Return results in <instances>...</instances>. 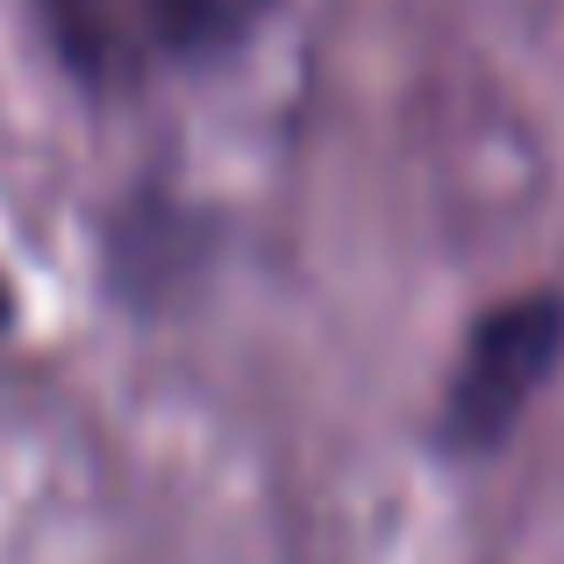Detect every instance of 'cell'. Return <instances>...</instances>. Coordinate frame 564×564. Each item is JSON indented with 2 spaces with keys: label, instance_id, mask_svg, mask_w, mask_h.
<instances>
[{
  "label": "cell",
  "instance_id": "3957f363",
  "mask_svg": "<svg viewBox=\"0 0 564 564\" xmlns=\"http://www.w3.org/2000/svg\"><path fill=\"white\" fill-rule=\"evenodd\" d=\"M43 29H51L57 57H65L79 79H108L115 57H122V22H115V0H36Z\"/></svg>",
  "mask_w": 564,
  "mask_h": 564
},
{
  "label": "cell",
  "instance_id": "6da1fadb",
  "mask_svg": "<svg viewBox=\"0 0 564 564\" xmlns=\"http://www.w3.org/2000/svg\"><path fill=\"white\" fill-rule=\"evenodd\" d=\"M557 372H564V293L557 286H529V293L479 307L471 329L457 336L451 372H443L429 443L451 465H479V457L508 451L514 429L529 422V408L543 400V386Z\"/></svg>",
  "mask_w": 564,
  "mask_h": 564
},
{
  "label": "cell",
  "instance_id": "277c9868",
  "mask_svg": "<svg viewBox=\"0 0 564 564\" xmlns=\"http://www.w3.org/2000/svg\"><path fill=\"white\" fill-rule=\"evenodd\" d=\"M8 329H14V286L0 279V336H8Z\"/></svg>",
  "mask_w": 564,
  "mask_h": 564
},
{
  "label": "cell",
  "instance_id": "7a4b0ae2",
  "mask_svg": "<svg viewBox=\"0 0 564 564\" xmlns=\"http://www.w3.org/2000/svg\"><path fill=\"white\" fill-rule=\"evenodd\" d=\"M279 14V0H143V22L186 65H215L236 57L264 22Z\"/></svg>",
  "mask_w": 564,
  "mask_h": 564
}]
</instances>
